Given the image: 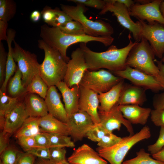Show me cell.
Instances as JSON below:
<instances>
[{
	"instance_id": "6da1fadb",
	"label": "cell",
	"mask_w": 164,
	"mask_h": 164,
	"mask_svg": "<svg viewBox=\"0 0 164 164\" xmlns=\"http://www.w3.org/2000/svg\"><path fill=\"white\" fill-rule=\"evenodd\" d=\"M128 38L129 42L126 46L118 49L115 46L111 45L106 51L100 52L91 50L86 43H80V47L83 52L88 70L95 71L105 68L112 72L125 70L128 54L136 42L133 43L130 36Z\"/></svg>"
},
{
	"instance_id": "7a4b0ae2",
	"label": "cell",
	"mask_w": 164,
	"mask_h": 164,
	"mask_svg": "<svg viewBox=\"0 0 164 164\" xmlns=\"http://www.w3.org/2000/svg\"><path fill=\"white\" fill-rule=\"evenodd\" d=\"M40 36L46 43L58 51L67 63L70 60L67 55V50L73 44L96 41L107 46L111 45L114 40L111 36L94 37L86 34L79 35L68 34L63 32L58 27H50L46 24L41 26Z\"/></svg>"
},
{
	"instance_id": "3957f363",
	"label": "cell",
	"mask_w": 164,
	"mask_h": 164,
	"mask_svg": "<svg viewBox=\"0 0 164 164\" xmlns=\"http://www.w3.org/2000/svg\"><path fill=\"white\" fill-rule=\"evenodd\" d=\"M38 46L44 53L43 60L40 64L39 75L49 87L56 86L63 80L67 63L58 51L42 39L38 40Z\"/></svg>"
},
{
	"instance_id": "277c9868",
	"label": "cell",
	"mask_w": 164,
	"mask_h": 164,
	"mask_svg": "<svg viewBox=\"0 0 164 164\" xmlns=\"http://www.w3.org/2000/svg\"><path fill=\"white\" fill-rule=\"evenodd\" d=\"M155 56L149 42L142 38L139 41L136 42L130 51L126 65L153 76L156 79L159 71L154 63Z\"/></svg>"
},
{
	"instance_id": "5b68a950",
	"label": "cell",
	"mask_w": 164,
	"mask_h": 164,
	"mask_svg": "<svg viewBox=\"0 0 164 164\" xmlns=\"http://www.w3.org/2000/svg\"><path fill=\"white\" fill-rule=\"evenodd\" d=\"M62 10L73 20L79 22L83 26L86 34L94 37L110 36L114 33L113 27L109 23L101 20L93 21L88 19L84 12L87 8L84 5H60Z\"/></svg>"
},
{
	"instance_id": "8992f818",
	"label": "cell",
	"mask_w": 164,
	"mask_h": 164,
	"mask_svg": "<svg viewBox=\"0 0 164 164\" xmlns=\"http://www.w3.org/2000/svg\"><path fill=\"white\" fill-rule=\"evenodd\" d=\"M151 136L150 129L148 126L142 128L138 132L132 136L122 138V140L114 145L98 150L100 156L110 164H121L129 150L138 142L147 139Z\"/></svg>"
},
{
	"instance_id": "52a82bcc",
	"label": "cell",
	"mask_w": 164,
	"mask_h": 164,
	"mask_svg": "<svg viewBox=\"0 0 164 164\" xmlns=\"http://www.w3.org/2000/svg\"><path fill=\"white\" fill-rule=\"evenodd\" d=\"M13 41V56L22 73L23 84L26 88L32 78L39 74L40 64L35 54L24 49L15 40Z\"/></svg>"
},
{
	"instance_id": "ba28073f",
	"label": "cell",
	"mask_w": 164,
	"mask_h": 164,
	"mask_svg": "<svg viewBox=\"0 0 164 164\" xmlns=\"http://www.w3.org/2000/svg\"><path fill=\"white\" fill-rule=\"evenodd\" d=\"M123 79L114 75L110 71L104 69L97 71L87 70L85 72L79 85L99 94L109 91Z\"/></svg>"
},
{
	"instance_id": "9c48e42d",
	"label": "cell",
	"mask_w": 164,
	"mask_h": 164,
	"mask_svg": "<svg viewBox=\"0 0 164 164\" xmlns=\"http://www.w3.org/2000/svg\"><path fill=\"white\" fill-rule=\"evenodd\" d=\"M105 1V6L99 14L103 15L108 12H112L120 24L132 33L135 41H139L141 39L140 28L137 23L134 22L131 19L128 8L124 4L117 2L116 0Z\"/></svg>"
},
{
	"instance_id": "30bf717a",
	"label": "cell",
	"mask_w": 164,
	"mask_h": 164,
	"mask_svg": "<svg viewBox=\"0 0 164 164\" xmlns=\"http://www.w3.org/2000/svg\"><path fill=\"white\" fill-rule=\"evenodd\" d=\"M136 22L140 28L141 39L148 41L155 56L162 59L164 54V25L156 22L149 24L138 20Z\"/></svg>"
},
{
	"instance_id": "8fae6325",
	"label": "cell",
	"mask_w": 164,
	"mask_h": 164,
	"mask_svg": "<svg viewBox=\"0 0 164 164\" xmlns=\"http://www.w3.org/2000/svg\"><path fill=\"white\" fill-rule=\"evenodd\" d=\"M67 66L63 81L69 87L79 85L85 71L88 70L84 53L80 47L73 50Z\"/></svg>"
},
{
	"instance_id": "7c38bea8",
	"label": "cell",
	"mask_w": 164,
	"mask_h": 164,
	"mask_svg": "<svg viewBox=\"0 0 164 164\" xmlns=\"http://www.w3.org/2000/svg\"><path fill=\"white\" fill-rule=\"evenodd\" d=\"M112 72L115 75L127 79L133 85L145 90L157 92L163 90L155 77L131 67L127 66L123 70Z\"/></svg>"
},
{
	"instance_id": "4fadbf2b",
	"label": "cell",
	"mask_w": 164,
	"mask_h": 164,
	"mask_svg": "<svg viewBox=\"0 0 164 164\" xmlns=\"http://www.w3.org/2000/svg\"><path fill=\"white\" fill-rule=\"evenodd\" d=\"M162 0H152L143 4L135 3L129 9L130 15L138 20H146L148 23L156 22L164 25V18L159 8Z\"/></svg>"
},
{
	"instance_id": "5bb4252c",
	"label": "cell",
	"mask_w": 164,
	"mask_h": 164,
	"mask_svg": "<svg viewBox=\"0 0 164 164\" xmlns=\"http://www.w3.org/2000/svg\"><path fill=\"white\" fill-rule=\"evenodd\" d=\"M66 123L74 142L82 140L94 124L88 113L80 110L68 117Z\"/></svg>"
},
{
	"instance_id": "9a60e30c",
	"label": "cell",
	"mask_w": 164,
	"mask_h": 164,
	"mask_svg": "<svg viewBox=\"0 0 164 164\" xmlns=\"http://www.w3.org/2000/svg\"><path fill=\"white\" fill-rule=\"evenodd\" d=\"M119 105H115L108 112H98L99 123L108 132L112 133L113 130H120L122 124L126 128L129 135L134 134L132 124L125 119L119 110Z\"/></svg>"
},
{
	"instance_id": "2e32d148",
	"label": "cell",
	"mask_w": 164,
	"mask_h": 164,
	"mask_svg": "<svg viewBox=\"0 0 164 164\" xmlns=\"http://www.w3.org/2000/svg\"><path fill=\"white\" fill-rule=\"evenodd\" d=\"M80 88L79 110L88 113L94 124L99 123L100 120L98 110L100 103L98 94L91 89L80 86Z\"/></svg>"
},
{
	"instance_id": "e0dca14e",
	"label": "cell",
	"mask_w": 164,
	"mask_h": 164,
	"mask_svg": "<svg viewBox=\"0 0 164 164\" xmlns=\"http://www.w3.org/2000/svg\"><path fill=\"white\" fill-rule=\"evenodd\" d=\"M23 97L5 116V125L3 131L10 135L15 133L29 117Z\"/></svg>"
},
{
	"instance_id": "ac0fdd59",
	"label": "cell",
	"mask_w": 164,
	"mask_h": 164,
	"mask_svg": "<svg viewBox=\"0 0 164 164\" xmlns=\"http://www.w3.org/2000/svg\"><path fill=\"white\" fill-rule=\"evenodd\" d=\"M70 164H107L92 148L84 144L75 149L67 159Z\"/></svg>"
},
{
	"instance_id": "d6986e66",
	"label": "cell",
	"mask_w": 164,
	"mask_h": 164,
	"mask_svg": "<svg viewBox=\"0 0 164 164\" xmlns=\"http://www.w3.org/2000/svg\"><path fill=\"white\" fill-rule=\"evenodd\" d=\"M56 86L62 94L68 117L78 111L80 94V85H75L70 88L63 81Z\"/></svg>"
},
{
	"instance_id": "ffe728a7",
	"label": "cell",
	"mask_w": 164,
	"mask_h": 164,
	"mask_svg": "<svg viewBox=\"0 0 164 164\" xmlns=\"http://www.w3.org/2000/svg\"><path fill=\"white\" fill-rule=\"evenodd\" d=\"M48 113L60 121L66 123L68 116L55 86L49 87L44 99Z\"/></svg>"
},
{
	"instance_id": "44dd1931",
	"label": "cell",
	"mask_w": 164,
	"mask_h": 164,
	"mask_svg": "<svg viewBox=\"0 0 164 164\" xmlns=\"http://www.w3.org/2000/svg\"><path fill=\"white\" fill-rule=\"evenodd\" d=\"M146 90L134 85L125 84L118 102L119 105H142L146 101Z\"/></svg>"
},
{
	"instance_id": "7402d4cb",
	"label": "cell",
	"mask_w": 164,
	"mask_h": 164,
	"mask_svg": "<svg viewBox=\"0 0 164 164\" xmlns=\"http://www.w3.org/2000/svg\"><path fill=\"white\" fill-rule=\"evenodd\" d=\"M118 108L124 117L130 123L142 125L146 123L152 110L134 104L119 105Z\"/></svg>"
},
{
	"instance_id": "603a6c76",
	"label": "cell",
	"mask_w": 164,
	"mask_h": 164,
	"mask_svg": "<svg viewBox=\"0 0 164 164\" xmlns=\"http://www.w3.org/2000/svg\"><path fill=\"white\" fill-rule=\"evenodd\" d=\"M124 79L109 91L98 94L100 105L98 112H108L115 105L118 104L125 84Z\"/></svg>"
},
{
	"instance_id": "cb8c5ba5",
	"label": "cell",
	"mask_w": 164,
	"mask_h": 164,
	"mask_svg": "<svg viewBox=\"0 0 164 164\" xmlns=\"http://www.w3.org/2000/svg\"><path fill=\"white\" fill-rule=\"evenodd\" d=\"M23 100L29 117L41 118L48 114L45 100L38 95L27 92Z\"/></svg>"
},
{
	"instance_id": "d4e9b609",
	"label": "cell",
	"mask_w": 164,
	"mask_h": 164,
	"mask_svg": "<svg viewBox=\"0 0 164 164\" xmlns=\"http://www.w3.org/2000/svg\"><path fill=\"white\" fill-rule=\"evenodd\" d=\"M39 124L40 132L70 135V129L67 124L49 113L39 118Z\"/></svg>"
},
{
	"instance_id": "484cf974",
	"label": "cell",
	"mask_w": 164,
	"mask_h": 164,
	"mask_svg": "<svg viewBox=\"0 0 164 164\" xmlns=\"http://www.w3.org/2000/svg\"><path fill=\"white\" fill-rule=\"evenodd\" d=\"M16 33L15 31L12 29L9 28L7 30V39L6 42L8 44V51L5 69V77L4 83L0 87V89L1 91L5 93H6V88L9 80L15 74L18 67L13 56L12 47V42L14 40Z\"/></svg>"
},
{
	"instance_id": "4316f807",
	"label": "cell",
	"mask_w": 164,
	"mask_h": 164,
	"mask_svg": "<svg viewBox=\"0 0 164 164\" xmlns=\"http://www.w3.org/2000/svg\"><path fill=\"white\" fill-rule=\"evenodd\" d=\"M8 84L7 91L9 96L11 97L23 98L27 93L26 88L22 83V73L18 67L15 72L10 79Z\"/></svg>"
},
{
	"instance_id": "83f0119b",
	"label": "cell",
	"mask_w": 164,
	"mask_h": 164,
	"mask_svg": "<svg viewBox=\"0 0 164 164\" xmlns=\"http://www.w3.org/2000/svg\"><path fill=\"white\" fill-rule=\"evenodd\" d=\"M40 118L28 117L14 133L16 138L22 136L34 137L40 132L39 124Z\"/></svg>"
},
{
	"instance_id": "f1b7e54d",
	"label": "cell",
	"mask_w": 164,
	"mask_h": 164,
	"mask_svg": "<svg viewBox=\"0 0 164 164\" xmlns=\"http://www.w3.org/2000/svg\"><path fill=\"white\" fill-rule=\"evenodd\" d=\"M49 87L39 74L35 75L26 87L27 93L36 94L45 99Z\"/></svg>"
},
{
	"instance_id": "f546056e",
	"label": "cell",
	"mask_w": 164,
	"mask_h": 164,
	"mask_svg": "<svg viewBox=\"0 0 164 164\" xmlns=\"http://www.w3.org/2000/svg\"><path fill=\"white\" fill-rule=\"evenodd\" d=\"M16 2L12 0H0V20L8 22L15 15Z\"/></svg>"
},
{
	"instance_id": "4dcf8cb0",
	"label": "cell",
	"mask_w": 164,
	"mask_h": 164,
	"mask_svg": "<svg viewBox=\"0 0 164 164\" xmlns=\"http://www.w3.org/2000/svg\"><path fill=\"white\" fill-rule=\"evenodd\" d=\"M43 133L48 138L50 148L58 147L73 148L75 146L71 137L68 136L56 133Z\"/></svg>"
},
{
	"instance_id": "1f68e13d",
	"label": "cell",
	"mask_w": 164,
	"mask_h": 164,
	"mask_svg": "<svg viewBox=\"0 0 164 164\" xmlns=\"http://www.w3.org/2000/svg\"><path fill=\"white\" fill-rule=\"evenodd\" d=\"M23 98L11 97L0 90V115L5 117Z\"/></svg>"
},
{
	"instance_id": "d6a6232c",
	"label": "cell",
	"mask_w": 164,
	"mask_h": 164,
	"mask_svg": "<svg viewBox=\"0 0 164 164\" xmlns=\"http://www.w3.org/2000/svg\"><path fill=\"white\" fill-rule=\"evenodd\" d=\"M136 154V157L123 162L122 164H164V162L151 158L150 154L143 148L137 152Z\"/></svg>"
},
{
	"instance_id": "836d02e7",
	"label": "cell",
	"mask_w": 164,
	"mask_h": 164,
	"mask_svg": "<svg viewBox=\"0 0 164 164\" xmlns=\"http://www.w3.org/2000/svg\"><path fill=\"white\" fill-rule=\"evenodd\" d=\"M65 148H50L49 159L54 164H70L66 159V150Z\"/></svg>"
},
{
	"instance_id": "e575fe53",
	"label": "cell",
	"mask_w": 164,
	"mask_h": 164,
	"mask_svg": "<svg viewBox=\"0 0 164 164\" xmlns=\"http://www.w3.org/2000/svg\"><path fill=\"white\" fill-rule=\"evenodd\" d=\"M63 32L73 35L86 34L84 28L79 22L71 20L58 27Z\"/></svg>"
},
{
	"instance_id": "d590c367",
	"label": "cell",
	"mask_w": 164,
	"mask_h": 164,
	"mask_svg": "<svg viewBox=\"0 0 164 164\" xmlns=\"http://www.w3.org/2000/svg\"><path fill=\"white\" fill-rule=\"evenodd\" d=\"M21 152L14 148L8 147L0 155V164H16Z\"/></svg>"
},
{
	"instance_id": "8d00e7d4",
	"label": "cell",
	"mask_w": 164,
	"mask_h": 164,
	"mask_svg": "<svg viewBox=\"0 0 164 164\" xmlns=\"http://www.w3.org/2000/svg\"><path fill=\"white\" fill-rule=\"evenodd\" d=\"M108 133L99 123L94 124L87 132L86 136L92 141L98 142Z\"/></svg>"
},
{
	"instance_id": "74e56055",
	"label": "cell",
	"mask_w": 164,
	"mask_h": 164,
	"mask_svg": "<svg viewBox=\"0 0 164 164\" xmlns=\"http://www.w3.org/2000/svg\"><path fill=\"white\" fill-rule=\"evenodd\" d=\"M122 139V138L117 136L112 133H108L98 142L97 145L101 148L109 147L120 142Z\"/></svg>"
},
{
	"instance_id": "f35d334b",
	"label": "cell",
	"mask_w": 164,
	"mask_h": 164,
	"mask_svg": "<svg viewBox=\"0 0 164 164\" xmlns=\"http://www.w3.org/2000/svg\"><path fill=\"white\" fill-rule=\"evenodd\" d=\"M8 52H6L4 46L0 41V86L2 85L5 77V69Z\"/></svg>"
},
{
	"instance_id": "ab89813d",
	"label": "cell",
	"mask_w": 164,
	"mask_h": 164,
	"mask_svg": "<svg viewBox=\"0 0 164 164\" xmlns=\"http://www.w3.org/2000/svg\"><path fill=\"white\" fill-rule=\"evenodd\" d=\"M164 147V127H161L159 137L153 144L147 147L148 151L152 155L159 151Z\"/></svg>"
},
{
	"instance_id": "60d3db41",
	"label": "cell",
	"mask_w": 164,
	"mask_h": 164,
	"mask_svg": "<svg viewBox=\"0 0 164 164\" xmlns=\"http://www.w3.org/2000/svg\"><path fill=\"white\" fill-rule=\"evenodd\" d=\"M56 9V17L53 23L52 27H59L69 21L73 19L62 10Z\"/></svg>"
},
{
	"instance_id": "b9f144b4",
	"label": "cell",
	"mask_w": 164,
	"mask_h": 164,
	"mask_svg": "<svg viewBox=\"0 0 164 164\" xmlns=\"http://www.w3.org/2000/svg\"><path fill=\"white\" fill-rule=\"evenodd\" d=\"M68 1L101 10L103 9L106 4L105 0H69Z\"/></svg>"
},
{
	"instance_id": "7bdbcfd3",
	"label": "cell",
	"mask_w": 164,
	"mask_h": 164,
	"mask_svg": "<svg viewBox=\"0 0 164 164\" xmlns=\"http://www.w3.org/2000/svg\"><path fill=\"white\" fill-rule=\"evenodd\" d=\"M42 16L44 22L48 25L52 26L56 16V9L46 6L41 12Z\"/></svg>"
},
{
	"instance_id": "ee69618b",
	"label": "cell",
	"mask_w": 164,
	"mask_h": 164,
	"mask_svg": "<svg viewBox=\"0 0 164 164\" xmlns=\"http://www.w3.org/2000/svg\"><path fill=\"white\" fill-rule=\"evenodd\" d=\"M151 119L156 126L164 127V109H155L151 110Z\"/></svg>"
},
{
	"instance_id": "f6af8a7d",
	"label": "cell",
	"mask_w": 164,
	"mask_h": 164,
	"mask_svg": "<svg viewBox=\"0 0 164 164\" xmlns=\"http://www.w3.org/2000/svg\"><path fill=\"white\" fill-rule=\"evenodd\" d=\"M17 139L19 144L25 152L36 146L34 137L22 136Z\"/></svg>"
},
{
	"instance_id": "bcb514c9",
	"label": "cell",
	"mask_w": 164,
	"mask_h": 164,
	"mask_svg": "<svg viewBox=\"0 0 164 164\" xmlns=\"http://www.w3.org/2000/svg\"><path fill=\"white\" fill-rule=\"evenodd\" d=\"M50 148L35 147L26 152L30 153L38 158L49 159Z\"/></svg>"
},
{
	"instance_id": "7dc6e473",
	"label": "cell",
	"mask_w": 164,
	"mask_h": 164,
	"mask_svg": "<svg viewBox=\"0 0 164 164\" xmlns=\"http://www.w3.org/2000/svg\"><path fill=\"white\" fill-rule=\"evenodd\" d=\"M36 157L25 152H21L16 164H35Z\"/></svg>"
},
{
	"instance_id": "c3c4849f",
	"label": "cell",
	"mask_w": 164,
	"mask_h": 164,
	"mask_svg": "<svg viewBox=\"0 0 164 164\" xmlns=\"http://www.w3.org/2000/svg\"><path fill=\"white\" fill-rule=\"evenodd\" d=\"M36 143L35 147L50 148V142L47 137L43 133L40 132L34 136Z\"/></svg>"
},
{
	"instance_id": "681fc988",
	"label": "cell",
	"mask_w": 164,
	"mask_h": 164,
	"mask_svg": "<svg viewBox=\"0 0 164 164\" xmlns=\"http://www.w3.org/2000/svg\"><path fill=\"white\" fill-rule=\"evenodd\" d=\"M154 62L156 63L159 71L156 80L164 90V64L161 60L159 61L155 59Z\"/></svg>"
},
{
	"instance_id": "f907efd6",
	"label": "cell",
	"mask_w": 164,
	"mask_h": 164,
	"mask_svg": "<svg viewBox=\"0 0 164 164\" xmlns=\"http://www.w3.org/2000/svg\"><path fill=\"white\" fill-rule=\"evenodd\" d=\"M10 134L2 131L0 133V154L8 147L9 137Z\"/></svg>"
},
{
	"instance_id": "816d5d0a",
	"label": "cell",
	"mask_w": 164,
	"mask_h": 164,
	"mask_svg": "<svg viewBox=\"0 0 164 164\" xmlns=\"http://www.w3.org/2000/svg\"><path fill=\"white\" fill-rule=\"evenodd\" d=\"M153 105L155 109H164V92L156 96Z\"/></svg>"
},
{
	"instance_id": "f5cc1de1",
	"label": "cell",
	"mask_w": 164,
	"mask_h": 164,
	"mask_svg": "<svg viewBox=\"0 0 164 164\" xmlns=\"http://www.w3.org/2000/svg\"><path fill=\"white\" fill-rule=\"evenodd\" d=\"M8 23L0 20V41L7 39V31Z\"/></svg>"
},
{
	"instance_id": "db71d44e",
	"label": "cell",
	"mask_w": 164,
	"mask_h": 164,
	"mask_svg": "<svg viewBox=\"0 0 164 164\" xmlns=\"http://www.w3.org/2000/svg\"><path fill=\"white\" fill-rule=\"evenodd\" d=\"M42 16V14L39 11L35 10L33 11L30 15V19L33 22L39 21Z\"/></svg>"
},
{
	"instance_id": "11a10c76",
	"label": "cell",
	"mask_w": 164,
	"mask_h": 164,
	"mask_svg": "<svg viewBox=\"0 0 164 164\" xmlns=\"http://www.w3.org/2000/svg\"><path fill=\"white\" fill-rule=\"evenodd\" d=\"M155 159L164 162V147L159 151L152 155Z\"/></svg>"
},
{
	"instance_id": "9f6ffc18",
	"label": "cell",
	"mask_w": 164,
	"mask_h": 164,
	"mask_svg": "<svg viewBox=\"0 0 164 164\" xmlns=\"http://www.w3.org/2000/svg\"><path fill=\"white\" fill-rule=\"evenodd\" d=\"M35 164H54L49 159L38 158L35 161Z\"/></svg>"
},
{
	"instance_id": "6f0895ef",
	"label": "cell",
	"mask_w": 164,
	"mask_h": 164,
	"mask_svg": "<svg viewBox=\"0 0 164 164\" xmlns=\"http://www.w3.org/2000/svg\"><path fill=\"white\" fill-rule=\"evenodd\" d=\"M116 1L117 2L124 4L127 6L129 9L135 3L134 1L132 0H116Z\"/></svg>"
},
{
	"instance_id": "680465c9",
	"label": "cell",
	"mask_w": 164,
	"mask_h": 164,
	"mask_svg": "<svg viewBox=\"0 0 164 164\" xmlns=\"http://www.w3.org/2000/svg\"><path fill=\"white\" fill-rule=\"evenodd\" d=\"M159 8L161 13L164 18V0H162L161 2Z\"/></svg>"
},
{
	"instance_id": "91938a15",
	"label": "cell",
	"mask_w": 164,
	"mask_h": 164,
	"mask_svg": "<svg viewBox=\"0 0 164 164\" xmlns=\"http://www.w3.org/2000/svg\"><path fill=\"white\" fill-rule=\"evenodd\" d=\"M152 0H135L134 2H136L137 3H138L140 4H143L149 3L151 2Z\"/></svg>"
},
{
	"instance_id": "94428289",
	"label": "cell",
	"mask_w": 164,
	"mask_h": 164,
	"mask_svg": "<svg viewBox=\"0 0 164 164\" xmlns=\"http://www.w3.org/2000/svg\"><path fill=\"white\" fill-rule=\"evenodd\" d=\"M161 60H162V62L163 63H164V54L162 57L161 59Z\"/></svg>"
}]
</instances>
